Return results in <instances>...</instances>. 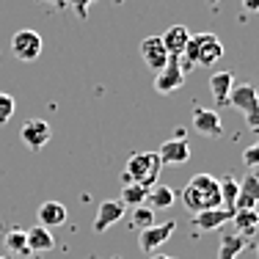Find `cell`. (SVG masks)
<instances>
[{"label": "cell", "instance_id": "6", "mask_svg": "<svg viewBox=\"0 0 259 259\" xmlns=\"http://www.w3.org/2000/svg\"><path fill=\"white\" fill-rule=\"evenodd\" d=\"M20 138L30 152H41L53 138V127H50V121H45V119H28L20 130Z\"/></svg>", "mask_w": 259, "mask_h": 259}, {"label": "cell", "instance_id": "21", "mask_svg": "<svg viewBox=\"0 0 259 259\" xmlns=\"http://www.w3.org/2000/svg\"><path fill=\"white\" fill-rule=\"evenodd\" d=\"M248 240L240 237L237 232H224L221 237V248H218V259H237V254H243Z\"/></svg>", "mask_w": 259, "mask_h": 259}, {"label": "cell", "instance_id": "22", "mask_svg": "<svg viewBox=\"0 0 259 259\" xmlns=\"http://www.w3.org/2000/svg\"><path fill=\"white\" fill-rule=\"evenodd\" d=\"M221 182V207L234 212V204H237V196H240V182L234 177H224Z\"/></svg>", "mask_w": 259, "mask_h": 259}, {"label": "cell", "instance_id": "13", "mask_svg": "<svg viewBox=\"0 0 259 259\" xmlns=\"http://www.w3.org/2000/svg\"><path fill=\"white\" fill-rule=\"evenodd\" d=\"M259 204V168H251L245 180L240 182V196L234 209H254Z\"/></svg>", "mask_w": 259, "mask_h": 259}, {"label": "cell", "instance_id": "15", "mask_svg": "<svg viewBox=\"0 0 259 259\" xmlns=\"http://www.w3.org/2000/svg\"><path fill=\"white\" fill-rule=\"evenodd\" d=\"M25 245H28V254H47V251L55 248V237L47 226H30L25 229Z\"/></svg>", "mask_w": 259, "mask_h": 259}, {"label": "cell", "instance_id": "27", "mask_svg": "<svg viewBox=\"0 0 259 259\" xmlns=\"http://www.w3.org/2000/svg\"><path fill=\"white\" fill-rule=\"evenodd\" d=\"M243 163L251 165V168H259V141H256V144H251L248 149L243 152Z\"/></svg>", "mask_w": 259, "mask_h": 259}, {"label": "cell", "instance_id": "12", "mask_svg": "<svg viewBox=\"0 0 259 259\" xmlns=\"http://www.w3.org/2000/svg\"><path fill=\"white\" fill-rule=\"evenodd\" d=\"M124 212H127V207L121 204V201H102L100 209H97V218H94V229L97 234L100 232H108L110 226H116L121 218H124Z\"/></svg>", "mask_w": 259, "mask_h": 259}, {"label": "cell", "instance_id": "31", "mask_svg": "<svg viewBox=\"0 0 259 259\" xmlns=\"http://www.w3.org/2000/svg\"><path fill=\"white\" fill-rule=\"evenodd\" d=\"M45 3H50V6H61L64 0H45Z\"/></svg>", "mask_w": 259, "mask_h": 259}, {"label": "cell", "instance_id": "29", "mask_svg": "<svg viewBox=\"0 0 259 259\" xmlns=\"http://www.w3.org/2000/svg\"><path fill=\"white\" fill-rule=\"evenodd\" d=\"M243 9L251 11V14H256V11H259V0H243Z\"/></svg>", "mask_w": 259, "mask_h": 259}, {"label": "cell", "instance_id": "10", "mask_svg": "<svg viewBox=\"0 0 259 259\" xmlns=\"http://www.w3.org/2000/svg\"><path fill=\"white\" fill-rule=\"evenodd\" d=\"M141 58H144V64L149 66L155 75L163 69L165 64H168V53H165L160 36H146V39L141 41Z\"/></svg>", "mask_w": 259, "mask_h": 259}, {"label": "cell", "instance_id": "14", "mask_svg": "<svg viewBox=\"0 0 259 259\" xmlns=\"http://www.w3.org/2000/svg\"><path fill=\"white\" fill-rule=\"evenodd\" d=\"M160 41H163L168 58H182L185 47H188V41H190V30L185 25H171L163 36H160Z\"/></svg>", "mask_w": 259, "mask_h": 259}, {"label": "cell", "instance_id": "30", "mask_svg": "<svg viewBox=\"0 0 259 259\" xmlns=\"http://www.w3.org/2000/svg\"><path fill=\"white\" fill-rule=\"evenodd\" d=\"M149 259H174V256H168V254H149Z\"/></svg>", "mask_w": 259, "mask_h": 259}, {"label": "cell", "instance_id": "20", "mask_svg": "<svg viewBox=\"0 0 259 259\" xmlns=\"http://www.w3.org/2000/svg\"><path fill=\"white\" fill-rule=\"evenodd\" d=\"M177 193L174 188H168V185H152L149 188V196H146V207H152L157 212V209H168L174 204Z\"/></svg>", "mask_w": 259, "mask_h": 259}, {"label": "cell", "instance_id": "7", "mask_svg": "<svg viewBox=\"0 0 259 259\" xmlns=\"http://www.w3.org/2000/svg\"><path fill=\"white\" fill-rule=\"evenodd\" d=\"M185 85V69L180 58H168V64L157 72L155 77V91L157 94H174L177 89Z\"/></svg>", "mask_w": 259, "mask_h": 259}, {"label": "cell", "instance_id": "4", "mask_svg": "<svg viewBox=\"0 0 259 259\" xmlns=\"http://www.w3.org/2000/svg\"><path fill=\"white\" fill-rule=\"evenodd\" d=\"M229 105L245 116V121H248V127L254 133H259V94H256L254 85H248V83L234 85L232 94H229Z\"/></svg>", "mask_w": 259, "mask_h": 259}, {"label": "cell", "instance_id": "5", "mask_svg": "<svg viewBox=\"0 0 259 259\" xmlns=\"http://www.w3.org/2000/svg\"><path fill=\"white\" fill-rule=\"evenodd\" d=\"M11 50H14V55L20 61L30 64V61H36L41 55V50H45V41H41V36L36 33V30L22 28V30H17V33L11 36Z\"/></svg>", "mask_w": 259, "mask_h": 259}, {"label": "cell", "instance_id": "18", "mask_svg": "<svg viewBox=\"0 0 259 259\" xmlns=\"http://www.w3.org/2000/svg\"><path fill=\"white\" fill-rule=\"evenodd\" d=\"M234 89V75L232 72H215L212 77H209V91H212V100L215 105H229V94Z\"/></svg>", "mask_w": 259, "mask_h": 259}, {"label": "cell", "instance_id": "26", "mask_svg": "<svg viewBox=\"0 0 259 259\" xmlns=\"http://www.w3.org/2000/svg\"><path fill=\"white\" fill-rule=\"evenodd\" d=\"M17 110V102L11 94H6V91H0V124H9L11 116H14Z\"/></svg>", "mask_w": 259, "mask_h": 259}, {"label": "cell", "instance_id": "32", "mask_svg": "<svg viewBox=\"0 0 259 259\" xmlns=\"http://www.w3.org/2000/svg\"><path fill=\"white\" fill-rule=\"evenodd\" d=\"M0 259H14V256H11V254H0Z\"/></svg>", "mask_w": 259, "mask_h": 259}, {"label": "cell", "instance_id": "11", "mask_svg": "<svg viewBox=\"0 0 259 259\" xmlns=\"http://www.w3.org/2000/svg\"><path fill=\"white\" fill-rule=\"evenodd\" d=\"M193 130L207 138H218V135H224V121L209 108H193Z\"/></svg>", "mask_w": 259, "mask_h": 259}, {"label": "cell", "instance_id": "2", "mask_svg": "<svg viewBox=\"0 0 259 259\" xmlns=\"http://www.w3.org/2000/svg\"><path fill=\"white\" fill-rule=\"evenodd\" d=\"M160 168H163V163H160L157 152H138V155H133L127 160L124 174H121V182L152 188V185H157Z\"/></svg>", "mask_w": 259, "mask_h": 259}, {"label": "cell", "instance_id": "16", "mask_svg": "<svg viewBox=\"0 0 259 259\" xmlns=\"http://www.w3.org/2000/svg\"><path fill=\"white\" fill-rule=\"evenodd\" d=\"M232 215L234 212H229V209H224V207L204 209V212H196L193 215V226L199 232H215V229H221L226 221H232Z\"/></svg>", "mask_w": 259, "mask_h": 259}, {"label": "cell", "instance_id": "25", "mask_svg": "<svg viewBox=\"0 0 259 259\" xmlns=\"http://www.w3.org/2000/svg\"><path fill=\"white\" fill-rule=\"evenodd\" d=\"M3 245L11 251V254H28L25 245V229H9L3 237Z\"/></svg>", "mask_w": 259, "mask_h": 259}, {"label": "cell", "instance_id": "3", "mask_svg": "<svg viewBox=\"0 0 259 259\" xmlns=\"http://www.w3.org/2000/svg\"><path fill=\"white\" fill-rule=\"evenodd\" d=\"M224 55V45L215 33H199V36H190L188 47H185V66H212L221 61Z\"/></svg>", "mask_w": 259, "mask_h": 259}, {"label": "cell", "instance_id": "28", "mask_svg": "<svg viewBox=\"0 0 259 259\" xmlns=\"http://www.w3.org/2000/svg\"><path fill=\"white\" fill-rule=\"evenodd\" d=\"M66 3H69L72 9H75V14H77V17H85L89 6H91V3H97V0H66Z\"/></svg>", "mask_w": 259, "mask_h": 259}, {"label": "cell", "instance_id": "17", "mask_svg": "<svg viewBox=\"0 0 259 259\" xmlns=\"http://www.w3.org/2000/svg\"><path fill=\"white\" fill-rule=\"evenodd\" d=\"M66 207L61 204V201H41L39 209H36V218H39V226H47V229H53V226H61L66 221Z\"/></svg>", "mask_w": 259, "mask_h": 259}, {"label": "cell", "instance_id": "33", "mask_svg": "<svg viewBox=\"0 0 259 259\" xmlns=\"http://www.w3.org/2000/svg\"><path fill=\"white\" fill-rule=\"evenodd\" d=\"M256 254H259V245H256Z\"/></svg>", "mask_w": 259, "mask_h": 259}, {"label": "cell", "instance_id": "8", "mask_svg": "<svg viewBox=\"0 0 259 259\" xmlns=\"http://www.w3.org/2000/svg\"><path fill=\"white\" fill-rule=\"evenodd\" d=\"M174 232H177V224H174V221L155 224V226H149V229L138 232V245H141V251H144V254H155V251H157Z\"/></svg>", "mask_w": 259, "mask_h": 259}, {"label": "cell", "instance_id": "9", "mask_svg": "<svg viewBox=\"0 0 259 259\" xmlns=\"http://www.w3.org/2000/svg\"><path fill=\"white\" fill-rule=\"evenodd\" d=\"M160 163L163 165H185L190 160V146L185 141V135H177V138H168L157 152Z\"/></svg>", "mask_w": 259, "mask_h": 259}, {"label": "cell", "instance_id": "23", "mask_svg": "<svg viewBox=\"0 0 259 259\" xmlns=\"http://www.w3.org/2000/svg\"><path fill=\"white\" fill-rule=\"evenodd\" d=\"M146 196H149V188H144V185H124L121 188V204L130 207V209H135V207H141V204H146Z\"/></svg>", "mask_w": 259, "mask_h": 259}, {"label": "cell", "instance_id": "24", "mask_svg": "<svg viewBox=\"0 0 259 259\" xmlns=\"http://www.w3.org/2000/svg\"><path fill=\"white\" fill-rule=\"evenodd\" d=\"M130 221H133V226H135L138 232H144V229H149V226H155V209L146 207V204H141V207L133 209Z\"/></svg>", "mask_w": 259, "mask_h": 259}, {"label": "cell", "instance_id": "19", "mask_svg": "<svg viewBox=\"0 0 259 259\" xmlns=\"http://www.w3.org/2000/svg\"><path fill=\"white\" fill-rule=\"evenodd\" d=\"M232 224H234V232H237L240 237L248 240L251 234L259 229V212L256 209H234Z\"/></svg>", "mask_w": 259, "mask_h": 259}, {"label": "cell", "instance_id": "1", "mask_svg": "<svg viewBox=\"0 0 259 259\" xmlns=\"http://www.w3.org/2000/svg\"><path fill=\"white\" fill-rule=\"evenodd\" d=\"M182 204L193 215L221 207V182L212 174H196L182 190Z\"/></svg>", "mask_w": 259, "mask_h": 259}]
</instances>
